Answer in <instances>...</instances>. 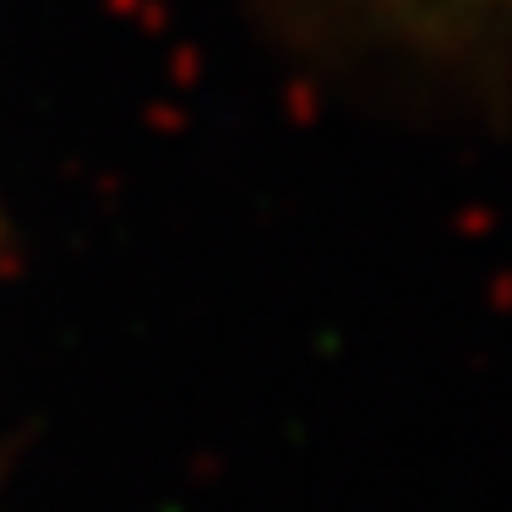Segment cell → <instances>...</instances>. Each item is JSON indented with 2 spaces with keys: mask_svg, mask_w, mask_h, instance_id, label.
Returning a JSON list of instances; mask_svg holds the SVG:
<instances>
[{
  "mask_svg": "<svg viewBox=\"0 0 512 512\" xmlns=\"http://www.w3.org/2000/svg\"><path fill=\"white\" fill-rule=\"evenodd\" d=\"M502 6H512V0H502Z\"/></svg>",
  "mask_w": 512,
  "mask_h": 512,
  "instance_id": "obj_1",
  "label": "cell"
}]
</instances>
